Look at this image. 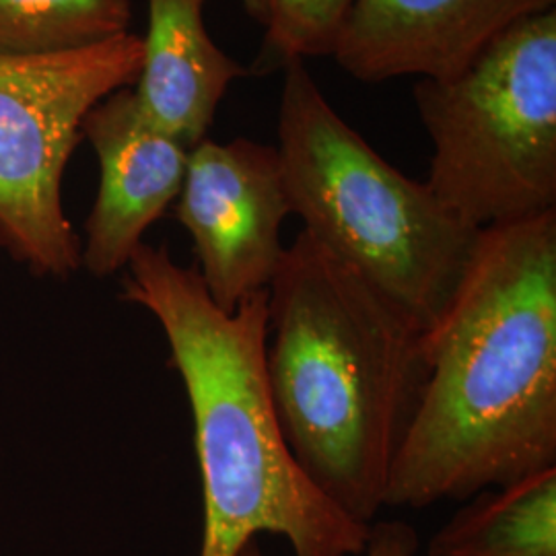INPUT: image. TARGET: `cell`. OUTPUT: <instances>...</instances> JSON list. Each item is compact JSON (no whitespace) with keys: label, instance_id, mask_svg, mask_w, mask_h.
Here are the masks:
<instances>
[{"label":"cell","instance_id":"cell-9","mask_svg":"<svg viewBox=\"0 0 556 556\" xmlns=\"http://www.w3.org/2000/svg\"><path fill=\"white\" fill-rule=\"evenodd\" d=\"M80 132L100 161L80 262L91 275L108 277L128 264L144 231L178 200L190 149L144 116L130 87L101 100Z\"/></svg>","mask_w":556,"mask_h":556},{"label":"cell","instance_id":"cell-3","mask_svg":"<svg viewBox=\"0 0 556 556\" xmlns=\"http://www.w3.org/2000/svg\"><path fill=\"white\" fill-rule=\"evenodd\" d=\"M124 299L153 314L192 408L204 501L199 556H239L260 534L293 556H361L369 526L344 516L305 477L278 425L266 378L268 291L233 314L208 298L197 268L140 243Z\"/></svg>","mask_w":556,"mask_h":556},{"label":"cell","instance_id":"cell-7","mask_svg":"<svg viewBox=\"0 0 556 556\" xmlns=\"http://www.w3.org/2000/svg\"><path fill=\"white\" fill-rule=\"evenodd\" d=\"M291 215L277 147L204 139L188 151L176 219L190 233L197 270L223 312L233 314L243 299L270 287Z\"/></svg>","mask_w":556,"mask_h":556},{"label":"cell","instance_id":"cell-11","mask_svg":"<svg viewBox=\"0 0 556 556\" xmlns=\"http://www.w3.org/2000/svg\"><path fill=\"white\" fill-rule=\"evenodd\" d=\"M427 556H556V466L466 498Z\"/></svg>","mask_w":556,"mask_h":556},{"label":"cell","instance_id":"cell-4","mask_svg":"<svg viewBox=\"0 0 556 556\" xmlns=\"http://www.w3.org/2000/svg\"><path fill=\"white\" fill-rule=\"evenodd\" d=\"M277 149L301 231L425 332L433 328L468 266L478 229L349 126L303 60L285 64Z\"/></svg>","mask_w":556,"mask_h":556},{"label":"cell","instance_id":"cell-8","mask_svg":"<svg viewBox=\"0 0 556 556\" xmlns=\"http://www.w3.org/2000/svg\"><path fill=\"white\" fill-rule=\"evenodd\" d=\"M556 0H349L328 56L361 83L454 79Z\"/></svg>","mask_w":556,"mask_h":556},{"label":"cell","instance_id":"cell-15","mask_svg":"<svg viewBox=\"0 0 556 556\" xmlns=\"http://www.w3.org/2000/svg\"><path fill=\"white\" fill-rule=\"evenodd\" d=\"M349 0H319L318 20L321 34L326 38V43L330 48V40H332V31L337 27L338 20L344 11Z\"/></svg>","mask_w":556,"mask_h":556},{"label":"cell","instance_id":"cell-5","mask_svg":"<svg viewBox=\"0 0 556 556\" xmlns=\"http://www.w3.org/2000/svg\"><path fill=\"white\" fill-rule=\"evenodd\" d=\"M427 186L472 229L556 211V9L521 21L454 79H418Z\"/></svg>","mask_w":556,"mask_h":556},{"label":"cell","instance_id":"cell-2","mask_svg":"<svg viewBox=\"0 0 556 556\" xmlns=\"http://www.w3.org/2000/svg\"><path fill=\"white\" fill-rule=\"evenodd\" d=\"M266 291V378L285 441L344 516L371 526L425 390V330L305 231Z\"/></svg>","mask_w":556,"mask_h":556},{"label":"cell","instance_id":"cell-12","mask_svg":"<svg viewBox=\"0 0 556 556\" xmlns=\"http://www.w3.org/2000/svg\"><path fill=\"white\" fill-rule=\"evenodd\" d=\"M130 0H0V56L83 50L128 34Z\"/></svg>","mask_w":556,"mask_h":556},{"label":"cell","instance_id":"cell-10","mask_svg":"<svg viewBox=\"0 0 556 556\" xmlns=\"http://www.w3.org/2000/svg\"><path fill=\"white\" fill-rule=\"evenodd\" d=\"M142 64L130 87L140 110L186 149L206 139L227 89L250 71L208 36L202 0H147Z\"/></svg>","mask_w":556,"mask_h":556},{"label":"cell","instance_id":"cell-1","mask_svg":"<svg viewBox=\"0 0 556 556\" xmlns=\"http://www.w3.org/2000/svg\"><path fill=\"white\" fill-rule=\"evenodd\" d=\"M425 357L386 507L466 501L555 468L556 211L478 231Z\"/></svg>","mask_w":556,"mask_h":556},{"label":"cell","instance_id":"cell-14","mask_svg":"<svg viewBox=\"0 0 556 556\" xmlns=\"http://www.w3.org/2000/svg\"><path fill=\"white\" fill-rule=\"evenodd\" d=\"M420 548L417 530L402 519L374 521L361 556H417ZM239 556H266L258 542L252 540Z\"/></svg>","mask_w":556,"mask_h":556},{"label":"cell","instance_id":"cell-6","mask_svg":"<svg viewBox=\"0 0 556 556\" xmlns=\"http://www.w3.org/2000/svg\"><path fill=\"white\" fill-rule=\"evenodd\" d=\"M140 64L142 40L130 31L62 54L0 56V243L38 273L68 277L79 268L62 174L85 116L132 87Z\"/></svg>","mask_w":556,"mask_h":556},{"label":"cell","instance_id":"cell-13","mask_svg":"<svg viewBox=\"0 0 556 556\" xmlns=\"http://www.w3.org/2000/svg\"><path fill=\"white\" fill-rule=\"evenodd\" d=\"M241 4L264 29V52L282 66L293 60L328 54L319 27V0H241Z\"/></svg>","mask_w":556,"mask_h":556}]
</instances>
